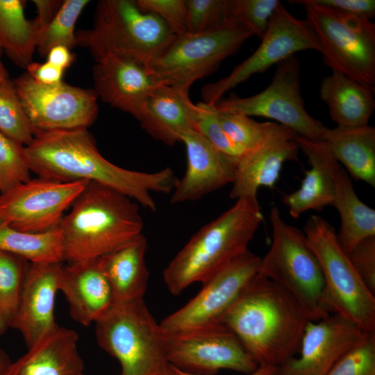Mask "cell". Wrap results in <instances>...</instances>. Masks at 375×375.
<instances>
[{
  "instance_id": "cell-1",
  "label": "cell",
  "mask_w": 375,
  "mask_h": 375,
  "mask_svg": "<svg viewBox=\"0 0 375 375\" xmlns=\"http://www.w3.org/2000/svg\"><path fill=\"white\" fill-rule=\"evenodd\" d=\"M25 153L31 172L40 178L96 182L151 211L157 208L151 193H172L178 181L170 167L145 172L112 163L100 153L88 128L38 133Z\"/></svg>"
},
{
  "instance_id": "cell-2",
  "label": "cell",
  "mask_w": 375,
  "mask_h": 375,
  "mask_svg": "<svg viewBox=\"0 0 375 375\" xmlns=\"http://www.w3.org/2000/svg\"><path fill=\"white\" fill-rule=\"evenodd\" d=\"M310 321L284 290L258 274L223 316L258 365L280 367L299 351Z\"/></svg>"
},
{
  "instance_id": "cell-3",
  "label": "cell",
  "mask_w": 375,
  "mask_h": 375,
  "mask_svg": "<svg viewBox=\"0 0 375 375\" xmlns=\"http://www.w3.org/2000/svg\"><path fill=\"white\" fill-rule=\"evenodd\" d=\"M58 227L63 262L97 259L142 234L139 205L121 192L88 182Z\"/></svg>"
},
{
  "instance_id": "cell-4",
  "label": "cell",
  "mask_w": 375,
  "mask_h": 375,
  "mask_svg": "<svg viewBox=\"0 0 375 375\" xmlns=\"http://www.w3.org/2000/svg\"><path fill=\"white\" fill-rule=\"evenodd\" d=\"M263 221L259 203L247 199L235 203L201 227L172 259L163 281L174 295L203 283L244 253Z\"/></svg>"
},
{
  "instance_id": "cell-5",
  "label": "cell",
  "mask_w": 375,
  "mask_h": 375,
  "mask_svg": "<svg viewBox=\"0 0 375 375\" xmlns=\"http://www.w3.org/2000/svg\"><path fill=\"white\" fill-rule=\"evenodd\" d=\"M176 35L158 16L142 11L134 0H101L92 28L76 32L77 45L96 60L120 56L150 67Z\"/></svg>"
},
{
  "instance_id": "cell-6",
  "label": "cell",
  "mask_w": 375,
  "mask_h": 375,
  "mask_svg": "<svg viewBox=\"0 0 375 375\" xmlns=\"http://www.w3.org/2000/svg\"><path fill=\"white\" fill-rule=\"evenodd\" d=\"M272 243L261 258L258 274L284 290L311 321L331 313L319 263L303 231L288 224L276 206L271 208Z\"/></svg>"
},
{
  "instance_id": "cell-7",
  "label": "cell",
  "mask_w": 375,
  "mask_h": 375,
  "mask_svg": "<svg viewBox=\"0 0 375 375\" xmlns=\"http://www.w3.org/2000/svg\"><path fill=\"white\" fill-rule=\"evenodd\" d=\"M99 346L115 358L120 375H168L165 334L143 299L114 303L95 322Z\"/></svg>"
},
{
  "instance_id": "cell-8",
  "label": "cell",
  "mask_w": 375,
  "mask_h": 375,
  "mask_svg": "<svg viewBox=\"0 0 375 375\" xmlns=\"http://www.w3.org/2000/svg\"><path fill=\"white\" fill-rule=\"evenodd\" d=\"M301 4L306 20L315 33L326 65L365 85L375 88V24L318 3L315 0H292Z\"/></svg>"
},
{
  "instance_id": "cell-9",
  "label": "cell",
  "mask_w": 375,
  "mask_h": 375,
  "mask_svg": "<svg viewBox=\"0 0 375 375\" xmlns=\"http://www.w3.org/2000/svg\"><path fill=\"white\" fill-rule=\"evenodd\" d=\"M303 233L321 267L331 312L375 333V294L356 271L335 228L323 217L312 215Z\"/></svg>"
},
{
  "instance_id": "cell-10",
  "label": "cell",
  "mask_w": 375,
  "mask_h": 375,
  "mask_svg": "<svg viewBox=\"0 0 375 375\" xmlns=\"http://www.w3.org/2000/svg\"><path fill=\"white\" fill-rule=\"evenodd\" d=\"M252 35L232 19L205 32L176 35L149 68L160 84L189 93L194 82L217 70Z\"/></svg>"
},
{
  "instance_id": "cell-11",
  "label": "cell",
  "mask_w": 375,
  "mask_h": 375,
  "mask_svg": "<svg viewBox=\"0 0 375 375\" xmlns=\"http://www.w3.org/2000/svg\"><path fill=\"white\" fill-rule=\"evenodd\" d=\"M222 112L258 116L278 122L298 135L322 142L327 127L307 112L301 93V63L295 55L277 65L270 84L250 97L231 94L215 105Z\"/></svg>"
},
{
  "instance_id": "cell-12",
  "label": "cell",
  "mask_w": 375,
  "mask_h": 375,
  "mask_svg": "<svg viewBox=\"0 0 375 375\" xmlns=\"http://www.w3.org/2000/svg\"><path fill=\"white\" fill-rule=\"evenodd\" d=\"M256 51L220 80L203 85V102L215 106L224 94L252 76L267 71L295 53L305 50L320 52L318 39L306 19L293 16L282 4L272 15Z\"/></svg>"
},
{
  "instance_id": "cell-13",
  "label": "cell",
  "mask_w": 375,
  "mask_h": 375,
  "mask_svg": "<svg viewBox=\"0 0 375 375\" xmlns=\"http://www.w3.org/2000/svg\"><path fill=\"white\" fill-rule=\"evenodd\" d=\"M164 334L167 359L183 372L213 375L224 369L249 374L259 367L237 335L222 324Z\"/></svg>"
},
{
  "instance_id": "cell-14",
  "label": "cell",
  "mask_w": 375,
  "mask_h": 375,
  "mask_svg": "<svg viewBox=\"0 0 375 375\" xmlns=\"http://www.w3.org/2000/svg\"><path fill=\"white\" fill-rule=\"evenodd\" d=\"M13 83L35 134L88 128L97 117L98 97L94 90L63 81L44 85L26 72Z\"/></svg>"
},
{
  "instance_id": "cell-15",
  "label": "cell",
  "mask_w": 375,
  "mask_h": 375,
  "mask_svg": "<svg viewBox=\"0 0 375 375\" xmlns=\"http://www.w3.org/2000/svg\"><path fill=\"white\" fill-rule=\"evenodd\" d=\"M261 257L247 249L202 283L185 305L160 323L164 333H175L221 324L240 294L258 274Z\"/></svg>"
},
{
  "instance_id": "cell-16",
  "label": "cell",
  "mask_w": 375,
  "mask_h": 375,
  "mask_svg": "<svg viewBox=\"0 0 375 375\" xmlns=\"http://www.w3.org/2000/svg\"><path fill=\"white\" fill-rule=\"evenodd\" d=\"M88 182L31 179L0 194V219L15 229L42 233L58 227Z\"/></svg>"
},
{
  "instance_id": "cell-17",
  "label": "cell",
  "mask_w": 375,
  "mask_h": 375,
  "mask_svg": "<svg viewBox=\"0 0 375 375\" xmlns=\"http://www.w3.org/2000/svg\"><path fill=\"white\" fill-rule=\"evenodd\" d=\"M374 335L344 316L331 312L308 322L299 356L278 368L289 375H326L343 356Z\"/></svg>"
},
{
  "instance_id": "cell-18",
  "label": "cell",
  "mask_w": 375,
  "mask_h": 375,
  "mask_svg": "<svg viewBox=\"0 0 375 375\" xmlns=\"http://www.w3.org/2000/svg\"><path fill=\"white\" fill-rule=\"evenodd\" d=\"M181 142L185 146L187 167L172 192L171 203L200 199L233 183L238 160L217 149L196 129L186 132Z\"/></svg>"
},
{
  "instance_id": "cell-19",
  "label": "cell",
  "mask_w": 375,
  "mask_h": 375,
  "mask_svg": "<svg viewBox=\"0 0 375 375\" xmlns=\"http://www.w3.org/2000/svg\"><path fill=\"white\" fill-rule=\"evenodd\" d=\"M92 74L97 97L135 118L149 95L162 85L149 67L120 56L96 60Z\"/></svg>"
},
{
  "instance_id": "cell-20",
  "label": "cell",
  "mask_w": 375,
  "mask_h": 375,
  "mask_svg": "<svg viewBox=\"0 0 375 375\" xmlns=\"http://www.w3.org/2000/svg\"><path fill=\"white\" fill-rule=\"evenodd\" d=\"M63 262L29 263L19 306L10 328L30 347L53 330L56 295Z\"/></svg>"
},
{
  "instance_id": "cell-21",
  "label": "cell",
  "mask_w": 375,
  "mask_h": 375,
  "mask_svg": "<svg viewBox=\"0 0 375 375\" xmlns=\"http://www.w3.org/2000/svg\"><path fill=\"white\" fill-rule=\"evenodd\" d=\"M297 135L294 132L281 135L246 151L238 160L230 197L258 203V189L273 188L283 164L297 159L299 147L294 140Z\"/></svg>"
},
{
  "instance_id": "cell-22",
  "label": "cell",
  "mask_w": 375,
  "mask_h": 375,
  "mask_svg": "<svg viewBox=\"0 0 375 375\" xmlns=\"http://www.w3.org/2000/svg\"><path fill=\"white\" fill-rule=\"evenodd\" d=\"M59 291L66 299L70 317L86 326L95 323L115 303L98 258L63 264Z\"/></svg>"
},
{
  "instance_id": "cell-23",
  "label": "cell",
  "mask_w": 375,
  "mask_h": 375,
  "mask_svg": "<svg viewBox=\"0 0 375 375\" xmlns=\"http://www.w3.org/2000/svg\"><path fill=\"white\" fill-rule=\"evenodd\" d=\"M199 112L189 93L160 85L147 97L136 119L153 139L166 145L181 142L182 136L195 129Z\"/></svg>"
},
{
  "instance_id": "cell-24",
  "label": "cell",
  "mask_w": 375,
  "mask_h": 375,
  "mask_svg": "<svg viewBox=\"0 0 375 375\" xmlns=\"http://www.w3.org/2000/svg\"><path fill=\"white\" fill-rule=\"evenodd\" d=\"M76 331L58 325L11 361L6 375H84Z\"/></svg>"
},
{
  "instance_id": "cell-25",
  "label": "cell",
  "mask_w": 375,
  "mask_h": 375,
  "mask_svg": "<svg viewBox=\"0 0 375 375\" xmlns=\"http://www.w3.org/2000/svg\"><path fill=\"white\" fill-rule=\"evenodd\" d=\"M294 141L302 149L310 165L299 188L285 194L282 202L293 218L308 210H322L332 206L334 188L329 171L331 152L324 142H317L297 135Z\"/></svg>"
},
{
  "instance_id": "cell-26",
  "label": "cell",
  "mask_w": 375,
  "mask_h": 375,
  "mask_svg": "<svg viewBox=\"0 0 375 375\" xmlns=\"http://www.w3.org/2000/svg\"><path fill=\"white\" fill-rule=\"evenodd\" d=\"M147 241L142 234L98 258L115 303L143 299L149 272L146 264Z\"/></svg>"
},
{
  "instance_id": "cell-27",
  "label": "cell",
  "mask_w": 375,
  "mask_h": 375,
  "mask_svg": "<svg viewBox=\"0 0 375 375\" xmlns=\"http://www.w3.org/2000/svg\"><path fill=\"white\" fill-rule=\"evenodd\" d=\"M328 167L334 188L332 206L338 210L341 220L337 235L348 253L362 240L375 236V210L358 197L347 172L331 153Z\"/></svg>"
},
{
  "instance_id": "cell-28",
  "label": "cell",
  "mask_w": 375,
  "mask_h": 375,
  "mask_svg": "<svg viewBox=\"0 0 375 375\" xmlns=\"http://www.w3.org/2000/svg\"><path fill=\"white\" fill-rule=\"evenodd\" d=\"M375 88L365 85L335 71L324 77L320 99L328 108L337 126L358 127L369 124L375 108Z\"/></svg>"
},
{
  "instance_id": "cell-29",
  "label": "cell",
  "mask_w": 375,
  "mask_h": 375,
  "mask_svg": "<svg viewBox=\"0 0 375 375\" xmlns=\"http://www.w3.org/2000/svg\"><path fill=\"white\" fill-rule=\"evenodd\" d=\"M322 142L354 179L375 187L374 126L327 128Z\"/></svg>"
},
{
  "instance_id": "cell-30",
  "label": "cell",
  "mask_w": 375,
  "mask_h": 375,
  "mask_svg": "<svg viewBox=\"0 0 375 375\" xmlns=\"http://www.w3.org/2000/svg\"><path fill=\"white\" fill-rule=\"evenodd\" d=\"M26 1L0 0V56L4 53L16 65L26 69L38 42L34 19L24 13Z\"/></svg>"
},
{
  "instance_id": "cell-31",
  "label": "cell",
  "mask_w": 375,
  "mask_h": 375,
  "mask_svg": "<svg viewBox=\"0 0 375 375\" xmlns=\"http://www.w3.org/2000/svg\"><path fill=\"white\" fill-rule=\"evenodd\" d=\"M0 250L31 263L63 262L58 226L46 232L30 233L15 229L0 219Z\"/></svg>"
},
{
  "instance_id": "cell-32",
  "label": "cell",
  "mask_w": 375,
  "mask_h": 375,
  "mask_svg": "<svg viewBox=\"0 0 375 375\" xmlns=\"http://www.w3.org/2000/svg\"><path fill=\"white\" fill-rule=\"evenodd\" d=\"M29 263L0 250V335L10 328L16 315Z\"/></svg>"
},
{
  "instance_id": "cell-33",
  "label": "cell",
  "mask_w": 375,
  "mask_h": 375,
  "mask_svg": "<svg viewBox=\"0 0 375 375\" xmlns=\"http://www.w3.org/2000/svg\"><path fill=\"white\" fill-rule=\"evenodd\" d=\"M216 111L226 134L245 151L274 137L293 132L276 122H259L247 115Z\"/></svg>"
},
{
  "instance_id": "cell-34",
  "label": "cell",
  "mask_w": 375,
  "mask_h": 375,
  "mask_svg": "<svg viewBox=\"0 0 375 375\" xmlns=\"http://www.w3.org/2000/svg\"><path fill=\"white\" fill-rule=\"evenodd\" d=\"M88 0H65L47 26L39 35L36 49L45 56L51 49L64 46L72 49L77 46L75 26Z\"/></svg>"
},
{
  "instance_id": "cell-35",
  "label": "cell",
  "mask_w": 375,
  "mask_h": 375,
  "mask_svg": "<svg viewBox=\"0 0 375 375\" xmlns=\"http://www.w3.org/2000/svg\"><path fill=\"white\" fill-rule=\"evenodd\" d=\"M0 132L25 147L35 135L13 81L9 78L0 82Z\"/></svg>"
},
{
  "instance_id": "cell-36",
  "label": "cell",
  "mask_w": 375,
  "mask_h": 375,
  "mask_svg": "<svg viewBox=\"0 0 375 375\" xmlns=\"http://www.w3.org/2000/svg\"><path fill=\"white\" fill-rule=\"evenodd\" d=\"M25 146L0 132V194L31 179Z\"/></svg>"
},
{
  "instance_id": "cell-37",
  "label": "cell",
  "mask_w": 375,
  "mask_h": 375,
  "mask_svg": "<svg viewBox=\"0 0 375 375\" xmlns=\"http://www.w3.org/2000/svg\"><path fill=\"white\" fill-rule=\"evenodd\" d=\"M280 3L278 0H229L228 17L261 39Z\"/></svg>"
},
{
  "instance_id": "cell-38",
  "label": "cell",
  "mask_w": 375,
  "mask_h": 375,
  "mask_svg": "<svg viewBox=\"0 0 375 375\" xmlns=\"http://www.w3.org/2000/svg\"><path fill=\"white\" fill-rule=\"evenodd\" d=\"M197 104L199 107V112L195 129L217 149L238 160L245 151L236 144L226 134L218 119L215 106L204 102Z\"/></svg>"
},
{
  "instance_id": "cell-39",
  "label": "cell",
  "mask_w": 375,
  "mask_h": 375,
  "mask_svg": "<svg viewBox=\"0 0 375 375\" xmlns=\"http://www.w3.org/2000/svg\"><path fill=\"white\" fill-rule=\"evenodd\" d=\"M229 0H185L188 33L210 30L228 17Z\"/></svg>"
},
{
  "instance_id": "cell-40",
  "label": "cell",
  "mask_w": 375,
  "mask_h": 375,
  "mask_svg": "<svg viewBox=\"0 0 375 375\" xmlns=\"http://www.w3.org/2000/svg\"><path fill=\"white\" fill-rule=\"evenodd\" d=\"M326 375H375V335L343 356Z\"/></svg>"
},
{
  "instance_id": "cell-41",
  "label": "cell",
  "mask_w": 375,
  "mask_h": 375,
  "mask_svg": "<svg viewBox=\"0 0 375 375\" xmlns=\"http://www.w3.org/2000/svg\"><path fill=\"white\" fill-rule=\"evenodd\" d=\"M135 3L142 11L158 16L173 34L188 33L185 0H135Z\"/></svg>"
},
{
  "instance_id": "cell-42",
  "label": "cell",
  "mask_w": 375,
  "mask_h": 375,
  "mask_svg": "<svg viewBox=\"0 0 375 375\" xmlns=\"http://www.w3.org/2000/svg\"><path fill=\"white\" fill-rule=\"evenodd\" d=\"M348 256L362 281L375 294V236L362 240Z\"/></svg>"
},
{
  "instance_id": "cell-43",
  "label": "cell",
  "mask_w": 375,
  "mask_h": 375,
  "mask_svg": "<svg viewBox=\"0 0 375 375\" xmlns=\"http://www.w3.org/2000/svg\"><path fill=\"white\" fill-rule=\"evenodd\" d=\"M340 12L371 20L375 16L374 0H315Z\"/></svg>"
},
{
  "instance_id": "cell-44",
  "label": "cell",
  "mask_w": 375,
  "mask_h": 375,
  "mask_svg": "<svg viewBox=\"0 0 375 375\" xmlns=\"http://www.w3.org/2000/svg\"><path fill=\"white\" fill-rule=\"evenodd\" d=\"M26 72L38 82L44 85H55L62 82L65 69L47 61L32 62L26 67Z\"/></svg>"
},
{
  "instance_id": "cell-45",
  "label": "cell",
  "mask_w": 375,
  "mask_h": 375,
  "mask_svg": "<svg viewBox=\"0 0 375 375\" xmlns=\"http://www.w3.org/2000/svg\"><path fill=\"white\" fill-rule=\"evenodd\" d=\"M38 15L34 19L38 38L58 11L62 1L33 0Z\"/></svg>"
},
{
  "instance_id": "cell-46",
  "label": "cell",
  "mask_w": 375,
  "mask_h": 375,
  "mask_svg": "<svg viewBox=\"0 0 375 375\" xmlns=\"http://www.w3.org/2000/svg\"><path fill=\"white\" fill-rule=\"evenodd\" d=\"M47 61L63 69L68 68L74 60L70 49L64 46H56L49 50Z\"/></svg>"
},
{
  "instance_id": "cell-47",
  "label": "cell",
  "mask_w": 375,
  "mask_h": 375,
  "mask_svg": "<svg viewBox=\"0 0 375 375\" xmlns=\"http://www.w3.org/2000/svg\"><path fill=\"white\" fill-rule=\"evenodd\" d=\"M172 368L178 375H199L185 372L174 367H172ZM278 370V367L269 365H260L253 372L248 375H276Z\"/></svg>"
},
{
  "instance_id": "cell-48",
  "label": "cell",
  "mask_w": 375,
  "mask_h": 375,
  "mask_svg": "<svg viewBox=\"0 0 375 375\" xmlns=\"http://www.w3.org/2000/svg\"><path fill=\"white\" fill-rule=\"evenodd\" d=\"M10 362L8 355L0 346V375H6Z\"/></svg>"
},
{
  "instance_id": "cell-49",
  "label": "cell",
  "mask_w": 375,
  "mask_h": 375,
  "mask_svg": "<svg viewBox=\"0 0 375 375\" xmlns=\"http://www.w3.org/2000/svg\"><path fill=\"white\" fill-rule=\"evenodd\" d=\"M8 74L0 59V82L8 78Z\"/></svg>"
},
{
  "instance_id": "cell-50",
  "label": "cell",
  "mask_w": 375,
  "mask_h": 375,
  "mask_svg": "<svg viewBox=\"0 0 375 375\" xmlns=\"http://www.w3.org/2000/svg\"><path fill=\"white\" fill-rule=\"evenodd\" d=\"M276 375H289V374H287L281 371V370L279 369V368H278V372H277V373H276Z\"/></svg>"
},
{
  "instance_id": "cell-51",
  "label": "cell",
  "mask_w": 375,
  "mask_h": 375,
  "mask_svg": "<svg viewBox=\"0 0 375 375\" xmlns=\"http://www.w3.org/2000/svg\"><path fill=\"white\" fill-rule=\"evenodd\" d=\"M168 375H178V374L172 369V372Z\"/></svg>"
}]
</instances>
